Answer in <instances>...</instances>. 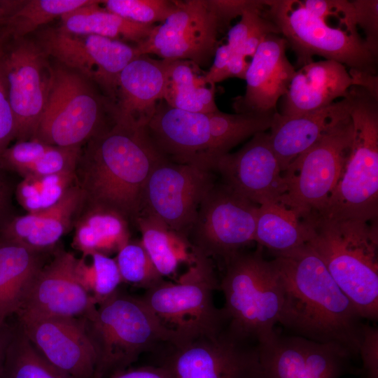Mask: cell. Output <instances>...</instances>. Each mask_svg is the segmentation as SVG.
I'll return each instance as SVG.
<instances>
[{"instance_id": "6da1fadb", "label": "cell", "mask_w": 378, "mask_h": 378, "mask_svg": "<svg viewBox=\"0 0 378 378\" xmlns=\"http://www.w3.org/2000/svg\"><path fill=\"white\" fill-rule=\"evenodd\" d=\"M283 291L279 323L295 335L358 356L363 318L307 244L276 255Z\"/></svg>"}, {"instance_id": "7a4b0ae2", "label": "cell", "mask_w": 378, "mask_h": 378, "mask_svg": "<svg viewBox=\"0 0 378 378\" xmlns=\"http://www.w3.org/2000/svg\"><path fill=\"white\" fill-rule=\"evenodd\" d=\"M164 158L146 127L113 123L89 140L76 169L85 204L113 210L135 223L147 180Z\"/></svg>"}, {"instance_id": "3957f363", "label": "cell", "mask_w": 378, "mask_h": 378, "mask_svg": "<svg viewBox=\"0 0 378 378\" xmlns=\"http://www.w3.org/2000/svg\"><path fill=\"white\" fill-rule=\"evenodd\" d=\"M307 244L363 319H378L377 220L329 218L310 213L302 218Z\"/></svg>"}, {"instance_id": "277c9868", "label": "cell", "mask_w": 378, "mask_h": 378, "mask_svg": "<svg viewBox=\"0 0 378 378\" xmlns=\"http://www.w3.org/2000/svg\"><path fill=\"white\" fill-rule=\"evenodd\" d=\"M83 318L96 354L94 378H111L128 369L143 353L176 339L141 297L118 290Z\"/></svg>"}, {"instance_id": "5b68a950", "label": "cell", "mask_w": 378, "mask_h": 378, "mask_svg": "<svg viewBox=\"0 0 378 378\" xmlns=\"http://www.w3.org/2000/svg\"><path fill=\"white\" fill-rule=\"evenodd\" d=\"M263 248L241 251L224 265L219 290L225 328L236 337L258 344L270 337L279 323L283 291L274 260H266Z\"/></svg>"}, {"instance_id": "8992f818", "label": "cell", "mask_w": 378, "mask_h": 378, "mask_svg": "<svg viewBox=\"0 0 378 378\" xmlns=\"http://www.w3.org/2000/svg\"><path fill=\"white\" fill-rule=\"evenodd\" d=\"M351 145L340 178L321 211L329 218L363 222L378 216V98L352 86Z\"/></svg>"}, {"instance_id": "52a82bcc", "label": "cell", "mask_w": 378, "mask_h": 378, "mask_svg": "<svg viewBox=\"0 0 378 378\" xmlns=\"http://www.w3.org/2000/svg\"><path fill=\"white\" fill-rule=\"evenodd\" d=\"M195 258L176 281L164 279L141 296L161 323L176 337L174 343L216 335L226 326L222 309L214 302L219 282L210 258L192 250Z\"/></svg>"}, {"instance_id": "ba28073f", "label": "cell", "mask_w": 378, "mask_h": 378, "mask_svg": "<svg viewBox=\"0 0 378 378\" xmlns=\"http://www.w3.org/2000/svg\"><path fill=\"white\" fill-rule=\"evenodd\" d=\"M262 15L279 29L300 66L315 55L338 62L350 69L377 73V58L358 34L334 27L306 10L298 0H266Z\"/></svg>"}, {"instance_id": "9c48e42d", "label": "cell", "mask_w": 378, "mask_h": 378, "mask_svg": "<svg viewBox=\"0 0 378 378\" xmlns=\"http://www.w3.org/2000/svg\"><path fill=\"white\" fill-rule=\"evenodd\" d=\"M106 111L110 113L108 99L90 81L61 64L52 66L48 100L33 139L52 146H81L108 127L102 125Z\"/></svg>"}, {"instance_id": "30bf717a", "label": "cell", "mask_w": 378, "mask_h": 378, "mask_svg": "<svg viewBox=\"0 0 378 378\" xmlns=\"http://www.w3.org/2000/svg\"><path fill=\"white\" fill-rule=\"evenodd\" d=\"M353 130L349 116L298 157L283 173L287 188L280 202L301 218L321 211L343 171Z\"/></svg>"}, {"instance_id": "8fae6325", "label": "cell", "mask_w": 378, "mask_h": 378, "mask_svg": "<svg viewBox=\"0 0 378 378\" xmlns=\"http://www.w3.org/2000/svg\"><path fill=\"white\" fill-rule=\"evenodd\" d=\"M259 205L223 182L203 198L187 240L191 248L224 264L254 241Z\"/></svg>"}, {"instance_id": "7c38bea8", "label": "cell", "mask_w": 378, "mask_h": 378, "mask_svg": "<svg viewBox=\"0 0 378 378\" xmlns=\"http://www.w3.org/2000/svg\"><path fill=\"white\" fill-rule=\"evenodd\" d=\"M168 345L159 365L173 378H263L257 344L226 328Z\"/></svg>"}, {"instance_id": "4fadbf2b", "label": "cell", "mask_w": 378, "mask_h": 378, "mask_svg": "<svg viewBox=\"0 0 378 378\" xmlns=\"http://www.w3.org/2000/svg\"><path fill=\"white\" fill-rule=\"evenodd\" d=\"M37 42L8 38L1 68L15 122L16 141L34 138L50 88L52 66Z\"/></svg>"}, {"instance_id": "5bb4252c", "label": "cell", "mask_w": 378, "mask_h": 378, "mask_svg": "<svg viewBox=\"0 0 378 378\" xmlns=\"http://www.w3.org/2000/svg\"><path fill=\"white\" fill-rule=\"evenodd\" d=\"M48 57L97 85L110 102L123 69L139 57L136 46L94 34H78L49 27L37 41Z\"/></svg>"}, {"instance_id": "9a60e30c", "label": "cell", "mask_w": 378, "mask_h": 378, "mask_svg": "<svg viewBox=\"0 0 378 378\" xmlns=\"http://www.w3.org/2000/svg\"><path fill=\"white\" fill-rule=\"evenodd\" d=\"M215 183L213 171L164 158L147 180L141 212L156 216L187 240L198 208Z\"/></svg>"}, {"instance_id": "2e32d148", "label": "cell", "mask_w": 378, "mask_h": 378, "mask_svg": "<svg viewBox=\"0 0 378 378\" xmlns=\"http://www.w3.org/2000/svg\"><path fill=\"white\" fill-rule=\"evenodd\" d=\"M178 8L148 38L135 45L139 55L154 54L162 59L187 60L207 65L218 47L221 31L207 0L178 1Z\"/></svg>"}, {"instance_id": "e0dca14e", "label": "cell", "mask_w": 378, "mask_h": 378, "mask_svg": "<svg viewBox=\"0 0 378 378\" xmlns=\"http://www.w3.org/2000/svg\"><path fill=\"white\" fill-rule=\"evenodd\" d=\"M263 378H340L359 369L342 346L276 331L257 344Z\"/></svg>"}, {"instance_id": "ac0fdd59", "label": "cell", "mask_w": 378, "mask_h": 378, "mask_svg": "<svg viewBox=\"0 0 378 378\" xmlns=\"http://www.w3.org/2000/svg\"><path fill=\"white\" fill-rule=\"evenodd\" d=\"M18 316L20 328L50 364L72 378H94L96 354L83 318Z\"/></svg>"}, {"instance_id": "d6986e66", "label": "cell", "mask_w": 378, "mask_h": 378, "mask_svg": "<svg viewBox=\"0 0 378 378\" xmlns=\"http://www.w3.org/2000/svg\"><path fill=\"white\" fill-rule=\"evenodd\" d=\"M221 182L260 206L280 202L287 188L269 133L260 132L239 150L220 157L214 167Z\"/></svg>"}, {"instance_id": "ffe728a7", "label": "cell", "mask_w": 378, "mask_h": 378, "mask_svg": "<svg viewBox=\"0 0 378 378\" xmlns=\"http://www.w3.org/2000/svg\"><path fill=\"white\" fill-rule=\"evenodd\" d=\"M77 258L59 251L43 264L32 279L18 315L84 318L97 308L94 298L81 285Z\"/></svg>"}, {"instance_id": "44dd1931", "label": "cell", "mask_w": 378, "mask_h": 378, "mask_svg": "<svg viewBox=\"0 0 378 378\" xmlns=\"http://www.w3.org/2000/svg\"><path fill=\"white\" fill-rule=\"evenodd\" d=\"M146 129L155 148L165 159L214 172L211 127L207 113L176 108L162 99Z\"/></svg>"}, {"instance_id": "7402d4cb", "label": "cell", "mask_w": 378, "mask_h": 378, "mask_svg": "<svg viewBox=\"0 0 378 378\" xmlns=\"http://www.w3.org/2000/svg\"><path fill=\"white\" fill-rule=\"evenodd\" d=\"M168 64V59L143 55L123 69L109 102L113 123L136 128L147 126L163 99Z\"/></svg>"}, {"instance_id": "603a6c76", "label": "cell", "mask_w": 378, "mask_h": 378, "mask_svg": "<svg viewBox=\"0 0 378 378\" xmlns=\"http://www.w3.org/2000/svg\"><path fill=\"white\" fill-rule=\"evenodd\" d=\"M286 39L280 34H269L251 59L246 73V91L235 99L237 113L277 112L276 105L286 92L295 73L286 50Z\"/></svg>"}, {"instance_id": "cb8c5ba5", "label": "cell", "mask_w": 378, "mask_h": 378, "mask_svg": "<svg viewBox=\"0 0 378 378\" xmlns=\"http://www.w3.org/2000/svg\"><path fill=\"white\" fill-rule=\"evenodd\" d=\"M354 78L342 64L330 59L311 62L302 66L281 97L282 115L293 117L327 106L337 98L349 96Z\"/></svg>"}, {"instance_id": "d4e9b609", "label": "cell", "mask_w": 378, "mask_h": 378, "mask_svg": "<svg viewBox=\"0 0 378 378\" xmlns=\"http://www.w3.org/2000/svg\"><path fill=\"white\" fill-rule=\"evenodd\" d=\"M350 95L320 109L288 117L274 114L270 142L284 173L301 154L336 125L350 116Z\"/></svg>"}, {"instance_id": "484cf974", "label": "cell", "mask_w": 378, "mask_h": 378, "mask_svg": "<svg viewBox=\"0 0 378 378\" xmlns=\"http://www.w3.org/2000/svg\"><path fill=\"white\" fill-rule=\"evenodd\" d=\"M85 204L83 190L72 186L55 204L45 210L13 216L0 232V242L43 252L67 233Z\"/></svg>"}, {"instance_id": "4316f807", "label": "cell", "mask_w": 378, "mask_h": 378, "mask_svg": "<svg viewBox=\"0 0 378 378\" xmlns=\"http://www.w3.org/2000/svg\"><path fill=\"white\" fill-rule=\"evenodd\" d=\"M43 264L42 252L0 242V327L20 309L32 279Z\"/></svg>"}, {"instance_id": "83f0119b", "label": "cell", "mask_w": 378, "mask_h": 378, "mask_svg": "<svg viewBox=\"0 0 378 378\" xmlns=\"http://www.w3.org/2000/svg\"><path fill=\"white\" fill-rule=\"evenodd\" d=\"M128 222L113 210L85 204L74 225L72 245L83 256L118 253L130 241Z\"/></svg>"}, {"instance_id": "f1b7e54d", "label": "cell", "mask_w": 378, "mask_h": 378, "mask_svg": "<svg viewBox=\"0 0 378 378\" xmlns=\"http://www.w3.org/2000/svg\"><path fill=\"white\" fill-rule=\"evenodd\" d=\"M101 1H92L60 18L59 29L78 34L98 35L137 45L145 41L155 25L125 19L104 7Z\"/></svg>"}, {"instance_id": "f546056e", "label": "cell", "mask_w": 378, "mask_h": 378, "mask_svg": "<svg viewBox=\"0 0 378 378\" xmlns=\"http://www.w3.org/2000/svg\"><path fill=\"white\" fill-rule=\"evenodd\" d=\"M308 230L294 210L281 202L259 206L254 241L274 255L294 250L307 243Z\"/></svg>"}, {"instance_id": "4dcf8cb0", "label": "cell", "mask_w": 378, "mask_h": 378, "mask_svg": "<svg viewBox=\"0 0 378 378\" xmlns=\"http://www.w3.org/2000/svg\"><path fill=\"white\" fill-rule=\"evenodd\" d=\"M168 60L163 100L172 107L189 112L217 111L214 85L206 82L200 66L187 60Z\"/></svg>"}, {"instance_id": "1f68e13d", "label": "cell", "mask_w": 378, "mask_h": 378, "mask_svg": "<svg viewBox=\"0 0 378 378\" xmlns=\"http://www.w3.org/2000/svg\"><path fill=\"white\" fill-rule=\"evenodd\" d=\"M135 223L141 234L142 246L163 277L174 275L181 263L190 265L194 260L188 241L156 216L141 212Z\"/></svg>"}, {"instance_id": "d6a6232c", "label": "cell", "mask_w": 378, "mask_h": 378, "mask_svg": "<svg viewBox=\"0 0 378 378\" xmlns=\"http://www.w3.org/2000/svg\"><path fill=\"white\" fill-rule=\"evenodd\" d=\"M275 113L230 114L218 109L207 113L215 164L220 157L244 139L270 129Z\"/></svg>"}, {"instance_id": "836d02e7", "label": "cell", "mask_w": 378, "mask_h": 378, "mask_svg": "<svg viewBox=\"0 0 378 378\" xmlns=\"http://www.w3.org/2000/svg\"><path fill=\"white\" fill-rule=\"evenodd\" d=\"M91 0L21 1L3 26L8 38H24L55 18L62 17Z\"/></svg>"}, {"instance_id": "e575fe53", "label": "cell", "mask_w": 378, "mask_h": 378, "mask_svg": "<svg viewBox=\"0 0 378 378\" xmlns=\"http://www.w3.org/2000/svg\"><path fill=\"white\" fill-rule=\"evenodd\" d=\"M2 378L72 377L46 360L19 327L6 350Z\"/></svg>"}, {"instance_id": "d590c367", "label": "cell", "mask_w": 378, "mask_h": 378, "mask_svg": "<svg viewBox=\"0 0 378 378\" xmlns=\"http://www.w3.org/2000/svg\"><path fill=\"white\" fill-rule=\"evenodd\" d=\"M76 184V171L28 176L17 184L15 195L27 213H35L57 203Z\"/></svg>"}, {"instance_id": "8d00e7d4", "label": "cell", "mask_w": 378, "mask_h": 378, "mask_svg": "<svg viewBox=\"0 0 378 378\" xmlns=\"http://www.w3.org/2000/svg\"><path fill=\"white\" fill-rule=\"evenodd\" d=\"M77 258L76 272L83 288L98 304L118 290L122 281L115 259L107 255L94 253Z\"/></svg>"}, {"instance_id": "74e56055", "label": "cell", "mask_w": 378, "mask_h": 378, "mask_svg": "<svg viewBox=\"0 0 378 378\" xmlns=\"http://www.w3.org/2000/svg\"><path fill=\"white\" fill-rule=\"evenodd\" d=\"M122 281L148 290L164 280L141 241H129L115 258Z\"/></svg>"}, {"instance_id": "f35d334b", "label": "cell", "mask_w": 378, "mask_h": 378, "mask_svg": "<svg viewBox=\"0 0 378 378\" xmlns=\"http://www.w3.org/2000/svg\"><path fill=\"white\" fill-rule=\"evenodd\" d=\"M101 4L130 21L153 25L164 22L178 8V1L170 0H106Z\"/></svg>"}, {"instance_id": "ab89813d", "label": "cell", "mask_w": 378, "mask_h": 378, "mask_svg": "<svg viewBox=\"0 0 378 378\" xmlns=\"http://www.w3.org/2000/svg\"><path fill=\"white\" fill-rule=\"evenodd\" d=\"M300 2L311 13L327 20L330 18H337L347 31L358 34L351 1L305 0Z\"/></svg>"}, {"instance_id": "60d3db41", "label": "cell", "mask_w": 378, "mask_h": 378, "mask_svg": "<svg viewBox=\"0 0 378 378\" xmlns=\"http://www.w3.org/2000/svg\"><path fill=\"white\" fill-rule=\"evenodd\" d=\"M356 26L365 32V43L371 53L378 56V1H351Z\"/></svg>"}, {"instance_id": "b9f144b4", "label": "cell", "mask_w": 378, "mask_h": 378, "mask_svg": "<svg viewBox=\"0 0 378 378\" xmlns=\"http://www.w3.org/2000/svg\"><path fill=\"white\" fill-rule=\"evenodd\" d=\"M207 2L221 30L244 12L255 11L262 14L267 6L266 0H207Z\"/></svg>"}, {"instance_id": "7bdbcfd3", "label": "cell", "mask_w": 378, "mask_h": 378, "mask_svg": "<svg viewBox=\"0 0 378 378\" xmlns=\"http://www.w3.org/2000/svg\"><path fill=\"white\" fill-rule=\"evenodd\" d=\"M358 356L362 360L359 374L363 378H378V329L363 323Z\"/></svg>"}, {"instance_id": "ee69618b", "label": "cell", "mask_w": 378, "mask_h": 378, "mask_svg": "<svg viewBox=\"0 0 378 378\" xmlns=\"http://www.w3.org/2000/svg\"><path fill=\"white\" fill-rule=\"evenodd\" d=\"M15 138V122L0 68V158Z\"/></svg>"}, {"instance_id": "f6af8a7d", "label": "cell", "mask_w": 378, "mask_h": 378, "mask_svg": "<svg viewBox=\"0 0 378 378\" xmlns=\"http://www.w3.org/2000/svg\"><path fill=\"white\" fill-rule=\"evenodd\" d=\"M8 173L0 167V232L13 217V197L16 186L14 188Z\"/></svg>"}, {"instance_id": "bcb514c9", "label": "cell", "mask_w": 378, "mask_h": 378, "mask_svg": "<svg viewBox=\"0 0 378 378\" xmlns=\"http://www.w3.org/2000/svg\"><path fill=\"white\" fill-rule=\"evenodd\" d=\"M232 53V51L227 43L217 48L213 64L204 74L207 83L214 85L215 83L227 79V69Z\"/></svg>"}, {"instance_id": "7dc6e473", "label": "cell", "mask_w": 378, "mask_h": 378, "mask_svg": "<svg viewBox=\"0 0 378 378\" xmlns=\"http://www.w3.org/2000/svg\"><path fill=\"white\" fill-rule=\"evenodd\" d=\"M111 378H173V377L168 370L158 365L127 369Z\"/></svg>"}, {"instance_id": "c3c4849f", "label": "cell", "mask_w": 378, "mask_h": 378, "mask_svg": "<svg viewBox=\"0 0 378 378\" xmlns=\"http://www.w3.org/2000/svg\"><path fill=\"white\" fill-rule=\"evenodd\" d=\"M249 63L244 56L232 52L227 69V78L236 77L245 79Z\"/></svg>"}, {"instance_id": "681fc988", "label": "cell", "mask_w": 378, "mask_h": 378, "mask_svg": "<svg viewBox=\"0 0 378 378\" xmlns=\"http://www.w3.org/2000/svg\"><path fill=\"white\" fill-rule=\"evenodd\" d=\"M13 332L14 330L10 328L6 323L0 327V378H2L5 356Z\"/></svg>"}, {"instance_id": "f907efd6", "label": "cell", "mask_w": 378, "mask_h": 378, "mask_svg": "<svg viewBox=\"0 0 378 378\" xmlns=\"http://www.w3.org/2000/svg\"><path fill=\"white\" fill-rule=\"evenodd\" d=\"M20 2L21 1H0V27L4 26L9 15Z\"/></svg>"}, {"instance_id": "816d5d0a", "label": "cell", "mask_w": 378, "mask_h": 378, "mask_svg": "<svg viewBox=\"0 0 378 378\" xmlns=\"http://www.w3.org/2000/svg\"><path fill=\"white\" fill-rule=\"evenodd\" d=\"M8 39L7 34L5 32V30L3 27H0V68H1V57L4 48V46Z\"/></svg>"}]
</instances>
